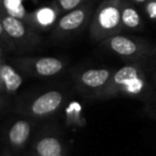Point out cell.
<instances>
[{"label": "cell", "instance_id": "52a82bcc", "mask_svg": "<svg viewBox=\"0 0 156 156\" xmlns=\"http://www.w3.org/2000/svg\"><path fill=\"white\" fill-rule=\"evenodd\" d=\"M62 15L57 3L52 2L44 5L32 12H29L26 23H28L35 30H47L54 28L60 16Z\"/></svg>", "mask_w": 156, "mask_h": 156}, {"label": "cell", "instance_id": "5b68a950", "mask_svg": "<svg viewBox=\"0 0 156 156\" xmlns=\"http://www.w3.org/2000/svg\"><path fill=\"white\" fill-rule=\"evenodd\" d=\"M104 44L113 52L125 58H136L147 55L150 51V45L144 41L133 39L125 35L115 34L106 39Z\"/></svg>", "mask_w": 156, "mask_h": 156}, {"label": "cell", "instance_id": "8992f818", "mask_svg": "<svg viewBox=\"0 0 156 156\" xmlns=\"http://www.w3.org/2000/svg\"><path fill=\"white\" fill-rule=\"evenodd\" d=\"M26 69L33 75L49 77L62 72L65 63L55 57H41V58H20L16 61V64Z\"/></svg>", "mask_w": 156, "mask_h": 156}, {"label": "cell", "instance_id": "3957f363", "mask_svg": "<svg viewBox=\"0 0 156 156\" xmlns=\"http://www.w3.org/2000/svg\"><path fill=\"white\" fill-rule=\"evenodd\" d=\"M0 35L2 45H7L8 50L30 49L40 43L41 37L37 30L28 23L13 17L1 11L0 13Z\"/></svg>", "mask_w": 156, "mask_h": 156}, {"label": "cell", "instance_id": "7c38bea8", "mask_svg": "<svg viewBox=\"0 0 156 156\" xmlns=\"http://www.w3.org/2000/svg\"><path fill=\"white\" fill-rule=\"evenodd\" d=\"M30 135V125L27 121H17L13 124L9 132V140L13 145L20 147L24 144Z\"/></svg>", "mask_w": 156, "mask_h": 156}, {"label": "cell", "instance_id": "30bf717a", "mask_svg": "<svg viewBox=\"0 0 156 156\" xmlns=\"http://www.w3.org/2000/svg\"><path fill=\"white\" fill-rule=\"evenodd\" d=\"M0 81L1 87L8 93H14L20 89L23 83V78L20 74L12 65L1 61L0 65Z\"/></svg>", "mask_w": 156, "mask_h": 156}, {"label": "cell", "instance_id": "9c48e42d", "mask_svg": "<svg viewBox=\"0 0 156 156\" xmlns=\"http://www.w3.org/2000/svg\"><path fill=\"white\" fill-rule=\"evenodd\" d=\"M63 102V94L60 91L52 90L45 92L32 102L30 111L35 117H45L54 113Z\"/></svg>", "mask_w": 156, "mask_h": 156}, {"label": "cell", "instance_id": "277c9868", "mask_svg": "<svg viewBox=\"0 0 156 156\" xmlns=\"http://www.w3.org/2000/svg\"><path fill=\"white\" fill-rule=\"evenodd\" d=\"M94 1L95 0H91L81 7L63 13L52 28V37L60 40L83 30L91 22L94 13Z\"/></svg>", "mask_w": 156, "mask_h": 156}, {"label": "cell", "instance_id": "7a4b0ae2", "mask_svg": "<svg viewBox=\"0 0 156 156\" xmlns=\"http://www.w3.org/2000/svg\"><path fill=\"white\" fill-rule=\"evenodd\" d=\"M147 81L143 72L137 65H125L111 76L108 85L95 98H105L119 94L128 96H139L145 93Z\"/></svg>", "mask_w": 156, "mask_h": 156}, {"label": "cell", "instance_id": "4fadbf2b", "mask_svg": "<svg viewBox=\"0 0 156 156\" xmlns=\"http://www.w3.org/2000/svg\"><path fill=\"white\" fill-rule=\"evenodd\" d=\"M37 153L39 156H61L62 144L57 138L45 137L37 143Z\"/></svg>", "mask_w": 156, "mask_h": 156}, {"label": "cell", "instance_id": "5bb4252c", "mask_svg": "<svg viewBox=\"0 0 156 156\" xmlns=\"http://www.w3.org/2000/svg\"><path fill=\"white\" fill-rule=\"evenodd\" d=\"M1 11L25 22L29 14L25 7V0H1Z\"/></svg>", "mask_w": 156, "mask_h": 156}, {"label": "cell", "instance_id": "8fae6325", "mask_svg": "<svg viewBox=\"0 0 156 156\" xmlns=\"http://www.w3.org/2000/svg\"><path fill=\"white\" fill-rule=\"evenodd\" d=\"M121 18L124 29L139 30L142 28V20L140 13L132 0H122Z\"/></svg>", "mask_w": 156, "mask_h": 156}, {"label": "cell", "instance_id": "e0dca14e", "mask_svg": "<svg viewBox=\"0 0 156 156\" xmlns=\"http://www.w3.org/2000/svg\"><path fill=\"white\" fill-rule=\"evenodd\" d=\"M132 1L135 3V5H143V3L147 2V0H132Z\"/></svg>", "mask_w": 156, "mask_h": 156}, {"label": "cell", "instance_id": "9a60e30c", "mask_svg": "<svg viewBox=\"0 0 156 156\" xmlns=\"http://www.w3.org/2000/svg\"><path fill=\"white\" fill-rule=\"evenodd\" d=\"M54 1L57 3L61 13L63 14L65 12H69L71 10L76 9V8L81 7L83 5L89 2L91 0H54Z\"/></svg>", "mask_w": 156, "mask_h": 156}, {"label": "cell", "instance_id": "ba28073f", "mask_svg": "<svg viewBox=\"0 0 156 156\" xmlns=\"http://www.w3.org/2000/svg\"><path fill=\"white\" fill-rule=\"evenodd\" d=\"M112 72L108 69H86L78 77V83L80 87L89 90H95V96L98 92H101L110 80Z\"/></svg>", "mask_w": 156, "mask_h": 156}, {"label": "cell", "instance_id": "2e32d148", "mask_svg": "<svg viewBox=\"0 0 156 156\" xmlns=\"http://www.w3.org/2000/svg\"><path fill=\"white\" fill-rule=\"evenodd\" d=\"M142 8L147 17L156 22V0H147V2L142 5Z\"/></svg>", "mask_w": 156, "mask_h": 156}, {"label": "cell", "instance_id": "6da1fadb", "mask_svg": "<svg viewBox=\"0 0 156 156\" xmlns=\"http://www.w3.org/2000/svg\"><path fill=\"white\" fill-rule=\"evenodd\" d=\"M122 0H103L90 22V37L93 41H105L123 30L121 18Z\"/></svg>", "mask_w": 156, "mask_h": 156}]
</instances>
